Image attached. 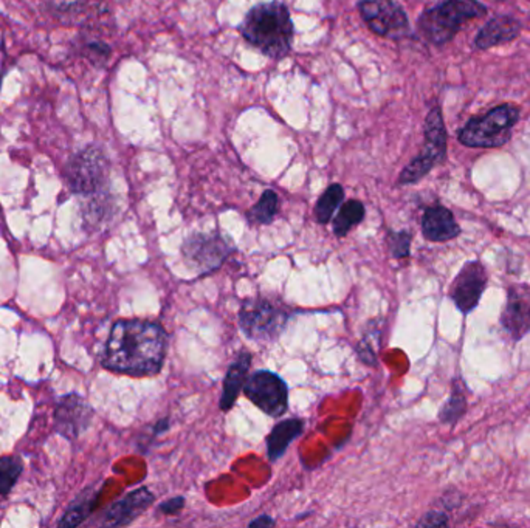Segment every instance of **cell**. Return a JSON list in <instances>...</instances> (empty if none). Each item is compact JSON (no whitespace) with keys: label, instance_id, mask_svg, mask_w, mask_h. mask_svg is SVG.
<instances>
[{"label":"cell","instance_id":"6da1fadb","mask_svg":"<svg viewBox=\"0 0 530 528\" xmlns=\"http://www.w3.org/2000/svg\"><path fill=\"white\" fill-rule=\"evenodd\" d=\"M168 335L159 322L120 320L110 329L104 346L103 366L121 375H157L163 367Z\"/></svg>","mask_w":530,"mask_h":528},{"label":"cell","instance_id":"7a4b0ae2","mask_svg":"<svg viewBox=\"0 0 530 528\" xmlns=\"http://www.w3.org/2000/svg\"><path fill=\"white\" fill-rule=\"evenodd\" d=\"M242 38L272 60L289 56L295 27L285 4L272 0L252 6L239 25Z\"/></svg>","mask_w":530,"mask_h":528},{"label":"cell","instance_id":"3957f363","mask_svg":"<svg viewBox=\"0 0 530 528\" xmlns=\"http://www.w3.org/2000/svg\"><path fill=\"white\" fill-rule=\"evenodd\" d=\"M487 6L479 0H441L417 19V30L428 44L443 47L451 42L465 23L486 16Z\"/></svg>","mask_w":530,"mask_h":528},{"label":"cell","instance_id":"277c9868","mask_svg":"<svg viewBox=\"0 0 530 528\" xmlns=\"http://www.w3.org/2000/svg\"><path fill=\"white\" fill-rule=\"evenodd\" d=\"M521 112L514 104H499L487 114L473 116L458 132V142L470 149H497L510 142Z\"/></svg>","mask_w":530,"mask_h":528},{"label":"cell","instance_id":"5b68a950","mask_svg":"<svg viewBox=\"0 0 530 528\" xmlns=\"http://www.w3.org/2000/svg\"><path fill=\"white\" fill-rule=\"evenodd\" d=\"M289 321V309L265 296L246 300L239 309L241 332L255 343H274L284 332Z\"/></svg>","mask_w":530,"mask_h":528},{"label":"cell","instance_id":"8992f818","mask_svg":"<svg viewBox=\"0 0 530 528\" xmlns=\"http://www.w3.org/2000/svg\"><path fill=\"white\" fill-rule=\"evenodd\" d=\"M423 136H425V142L421 153L417 157L413 158L400 172L399 181H397L400 186L414 185L422 179H425L438 164L445 162L449 136L443 123L441 106H434L428 112L425 125H423Z\"/></svg>","mask_w":530,"mask_h":528},{"label":"cell","instance_id":"52a82bcc","mask_svg":"<svg viewBox=\"0 0 530 528\" xmlns=\"http://www.w3.org/2000/svg\"><path fill=\"white\" fill-rule=\"evenodd\" d=\"M107 174L109 160L98 146H88L79 151L73 155L67 168V181L71 191L82 196L98 194L107 181Z\"/></svg>","mask_w":530,"mask_h":528},{"label":"cell","instance_id":"ba28073f","mask_svg":"<svg viewBox=\"0 0 530 528\" xmlns=\"http://www.w3.org/2000/svg\"><path fill=\"white\" fill-rule=\"evenodd\" d=\"M357 8L363 23L380 38L402 39L411 33L408 14L395 0H360Z\"/></svg>","mask_w":530,"mask_h":528},{"label":"cell","instance_id":"9c48e42d","mask_svg":"<svg viewBox=\"0 0 530 528\" xmlns=\"http://www.w3.org/2000/svg\"><path fill=\"white\" fill-rule=\"evenodd\" d=\"M244 394L268 417L278 419L283 417L289 409V386L278 374L274 372H253L244 384Z\"/></svg>","mask_w":530,"mask_h":528},{"label":"cell","instance_id":"30bf717a","mask_svg":"<svg viewBox=\"0 0 530 528\" xmlns=\"http://www.w3.org/2000/svg\"><path fill=\"white\" fill-rule=\"evenodd\" d=\"M233 251L228 242L218 233H194L181 245V256L186 265L197 274H209L222 267Z\"/></svg>","mask_w":530,"mask_h":528},{"label":"cell","instance_id":"8fae6325","mask_svg":"<svg viewBox=\"0 0 530 528\" xmlns=\"http://www.w3.org/2000/svg\"><path fill=\"white\" fill-rule=\"evenodd\" d=\"M488 285V272L481 261L465 262L450 287V300L462 315H469L481 302Z\"/></svg>","mask_w":530,"mask_h":528},{"label":"cell","instance_id":"7c38bea8","mask_svg":"<svg viewBox=\"0 0 530 528\" xmlns=\"http://www.w3.org/2000/svg\"><path fill=\"white\" fill-rule=\"evenodd\" d=\"M499 324L512 343H518L530 333V283H512L501 311Z\"/></svg>","mask_w":530,"mask_h":528},{"label":"cell","instance_id":"4fadbf2b","mask_svg":"<svg viewBox=\"0 0 530 528\" xmlns=\"http://www.w3.org/2000/svg\"><path fill=\"white\" fill-rule=\"evenodd\" d=\"M93 411L88 402L77 394H70L60 400L56 406V430L67 439H78L88 430L92 421Z\"/></svg>","mask_w":530,"mask_h":528},{"label":"cell","instance_id":"5bb4252c","mask_svg":"<svg viewBox=\"0 0 530 528\" xmlns=\"http://www.w3.org/2000/svg\"><path fill=\"white\" fill-rule=\"evenodd\" d=\"M155 501V496L148 488H137L125 496L114 505H110L103 516V525L106 527H125L142 516Z\"/></svg>","mask_w":530,"mask_h":528},{"label":"cell","instance_id":"9a60e30c","mask_svg":"<svg viewBox=\"0 0 530 528\" xmlns=\"http://www.w3.org/2000/svg\"><path fill=\"white\" fill-rule=\"evenodd\" d=\"M422 235L430 242L442 244L453 240L460 235V227L454 214L442 205H432L422 216Z\"/></svg>","mask_w":530,"mask_h":528},{"label":"cell","instance_id":"2e32d148","mask_svg":"<svg viewBox=\"0 0 530 528\" xmlns=\"http://www.w3.org/2000/svg\"><path fill=\"white\" fill-rule=\"evenodd\" d=\"M521 34V23L508 14H497L478 32L475 49L487 51L493 47L512 42Z\"/></svg>","mask_w":530,"mask_h":528},{"label":"cell","instance_id":"e0dca14e","mask_svg":"<svg viewBox=\"0 0 530 528\" xmlns=\"http://www.w3.org/2000/svg\"><path fill=\"white\" fill-rule=\"evenodd\" d=\"M250 366H252V355L248 352L237 355V358L228 366L225 374L222 397H220V409L225 412L235 406L236 400L241 394V387H244L248 378Z\"/></svg>","mask_w":530,"mask_h":528},{"label":"cell","instance_id":"ac0fdd59","mask_svg":"<svg viewBox=\"0 0 530 528\" xmlns=\"http://www.w3.org/2000/svg\"><path fill=\"white\" fill-rule=\"evenodd\" d=\"M304 432V421L301 419H285L274 426L267 437V454L272 462L284 456L290 445Z\"/></svg>","mask_w":530,"mask_h":528},{"label":"cell","instance_id":"d6986e66","mask_svg":"<svg viewBox=\"0 0 530 528\" xmlns=\"http://www.w3.org/2000/svg\"><path fill=\"white\" fill-rule=\"evenodd\" d=\"M469 409L467 402V387L460 376H456L451 383V394L449 400L443 403L442 408L439 411L438 419L442 425L453 426L464 417Z\"/></svg>","mask_w":530,"mask_h":528},{"label":"cell","instance_id":"ffe728a7","mask_svg":"<svg viewBox=\"0 0 530 528\" xmlns=\"http://www.w3.org/2000/svg\"><path fill=\"white\" fill-rule=\"evenodd\" d=\"M365 216H367V209L360 200H348L341 203L339 211L332 222L334 235L337 237H345L349 235L352 228H356L357 225H360L365 220Z\"/></svg>","mask_w":530,"mask_h":528},{"label":"cell","instance_id":"44dd1931","mask_svg":"<svg viewBox=\"0 0 530 528\" xmlns=\"http://www.w3.org/2000/svg\"><path fill=\"white\" fill-rule=\"evenodd\" d=\"M345 200V188L339 183H332L328 190L320 196L313 209V216L320 225H326L334 218L335 211L341 207Z\"/></svg>","mask_w":530,"mask_h":528},{"label":"cell","instance_id":"7402d4cb","mask_svg":"<svg viewBox=\"0 0 530 528\" xmlns=\"http://www.w3.org/2000/svg\"><path fill=\"white\" fill-rule=\"evenodd\" d=\"M278 211V194H276L274 190H265V191L263 192V196L259 197V200L248 209L246 218H248L252 224L270 225L274 222Z\"/></svg>","mask_w":530,"mask_h":528},{"label":"cell","instance_id":"603a6c76","mask_svg":"<svg viewBox=\"0 0 530 528\" xmlns=\"http://www.w3.org/2000/svg\"><path fill=\"white\" fill-rule=\"evenodd\" d=\"M97 497H98V491H86L75 504H71L70 510L66 513V516L60 521V525L62 527L79 525L92 512Z\"/></svg>","mask_w":530,"mask_h":528},{"label":"cell","instance_id":"cb8c5ba5","mask_svg":"<svg viewBox=\"0 0 530 528\" xmlns=\"http://www.w3.org/2000/svg\"><path fill=\"white\" fill-rule=\"evenodd\" d=\"M23 469V462L16 456L0 458V497L8 495L14 488Z\"/></svg>","mask_w":530,"mask_h":528},{"label":"cell","instance_id":"d4e9b609","mask_svg":"<svg viewBox=\"0 0 530 528\" xmlns=\"http://www.w3.org/2000/svg\"><path fill=\"white\" fill-rule=\"evenodd\" d=\"M386 240H388L389 255L394 259H404V257L410 256L413 235L408 229H402V231L389 229Z\"/></svg>","mask_w":530,"mask_h":528},{"label":"cell","instance_id":"484cf974","mask_svg":"<svg viewBox=\"0 0 530 528\" xmlns=\"http://www.w3.org/2000/svg\"><path fill=\"white\" fill-rule=\"evenodd\" d=\"M449 525V516L442 512H430L417 523V527H445Z\"/></svg>","mask_w":530,"mask_h":528},{"label":"cell","instance_id":"4316f807","mask_svg":"<svg viewBox=\"0 0 530 528\" xmlns=\"http://www.w3.org/2000/svg\"><path fill=\"white\" fill-rule=\"evenodd\" d=\"M183 506H185V497L175 496V497L164 501L163 504H160L159 512L163 513L166 516H174L183 510Z\"/></svg>","mask_w":530,"mask_h":528},{"label":"cell","instance_id":"83f0119b","mask_svg":"<svg viewBox=\"0 0 530 528\" xmlns=\"http://www.w3.org/2000/svg\"><path fill=\"white\" fill-rule=\"evenodd\" d=\"M274 521L267 514H261V516L253 519L252 523H248V527H274Z\"/></svg>","mask_w":530,"mask_h":528},{"label":"cell","instance_id":"f1b7e54d","mask_svg":"<svg viewBox=\"0 0 530 528\" xmlns=\"http://www.w3.org/2000/svg\"><path fill=\"white\" fill-rule=\"evenodd\" d=\"M443 502H447V504H443V505L447 506V508H454V506L460 505V493H447V495H443Z\"/></svg>","mask_w":530,"mask_h":528}]
</instances>
